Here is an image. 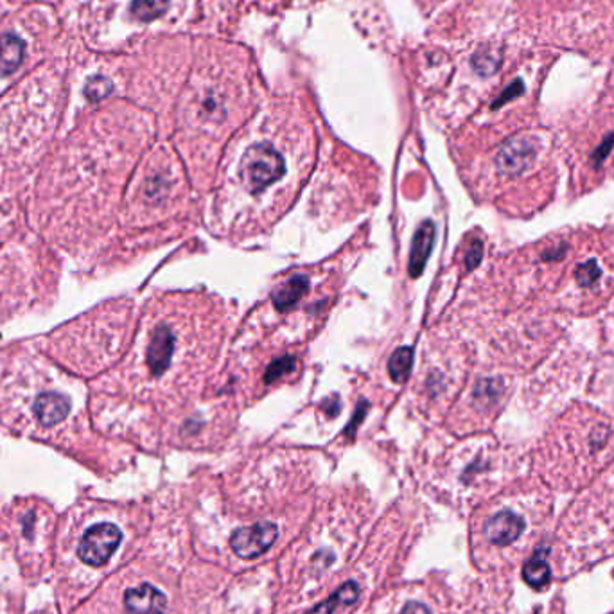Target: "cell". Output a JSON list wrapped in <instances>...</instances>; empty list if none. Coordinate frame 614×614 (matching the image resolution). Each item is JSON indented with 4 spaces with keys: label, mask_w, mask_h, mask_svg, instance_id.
Masks as SVG:
<instances>
[{
    "label": "cell",
    "mask_w": 614,
    "mask_h": 614,
    "mask_svg": "<svg viewBox=\"0 0 614 614\" xmlns=\"http://www.w3.org/2000/svg\"><path fill=\"white\" fill-rule=\"evenodd\" d=\"M168 600L162 591L150 584L128 589L125 594L127 614H164Z\"/></svg>",
    "instance_id": "7"
},
{
    "label": "cell",
    "mask_w": 614,
    "mask_h": 614,
    "mask_svg": "<svg viewBox=\"0 0 614 614\" xmlns=\"http://www.w3.org/2000/svg\"><path fill=\"white\" fill-rule=\"evenodd\" d=\"M122 534L111 523H101L86 530L78 548V555L88 566H101L104 564L117 546L120 544Z\"/></svg>",
    "instance_id": "4"
},
{
    "label": "cell",
    "mask_w": 614,
    "mask_h": 614,
    "mask_svg": "<svg viewBox=\"0 0 614 614\" xmlns=\"http://www.w3.org/2000/svg\"><path fill=\"white\" fill-rule=\"evenodd\" d=\"M279 530L274 523L261 521L252 527L239 528L232 534L230 544L237 557L241 559H256L263 555L277 539Z\"/></svg>",
    "instance_id": "5"
},
{
    "label": "cell",
    "mask_w": 614,
    "mask_h": 614,
    "mask_svg": "<svg viewBox=\"0 0 614 614\" xmlns=\"http://www.w3.org/2000/svg\"><path fill=\"white\" fill-rule=\"evenodd\" d=\"M527 530V520L511 509L500 511L495 516H490L485 523V537L490 544L496 546H511L514 544Z\"/></svg>",
    "instance_id": "6"
},
{
    "label": "cell",
    "mask_w": 614,
    "mask_h": 614,
    "mask_svg": "<svg viewBox=\"0 0 614 614\" xmlns=\"http://www.w3.org/2000/svg\"><path fill=\"white\" fill-rule=\"evenodd\" d=\"M169 8V0H134L130 13L143 22H150L164 15Z\"/></svg>",
    "instance_id": "16"
},
{
    "label": "cell",
    "mask_w": 614,
    "mask_h": 614,
    "mask_svg": "<svg viewBox=\"0 0 614 614\" xmlns=\"http://www.w3.org/2000/svg\"><path fill=\"white\" fill-rule=\"evenodd\" d=\"M523 578L528 585L536 587V589H543L550 584L552 578V569H550V562L548 557L544 553V550H537L525 564L523 568Z\"/></svg>",
    "instance_id": "12"
},
{
    "label": "cell",
    "mask_w": 614,
    "mask_h": 614,
    "mask_svg": "<svg viewBox=\"0 0 614 614\" xmlns=\"http://www.w3.org/2000/svg\"><path fill=\"white\" fill-rule=\"evenodd\" d=\"M401 614H431L430 609L421 603V602H410L405 605V609L401 610Z\"/></svg>",
    "instance_id": "21"
},
{
    "label": "cell",
    "mask_w": 614,
    "mask_h": 614,
    "mask_svg": "<svg viewBox=\"0 0 614 614\" xmlns=\"http://www.w3.org/2000/svg\"><path fill=\"white\" fill-rule=\"evenodd\" d=\"M309 282L306 277H293L291 281H288L275 295H274V302L277 306V309L286 311L290 307H293L307 291Z\"/></svg>",
    "instance_id": "13"
},
{
    "label": "cell",
    "mask_w": 614,
    "mask_h": 614,
    "mask_svg": "<svg viewBox=\"0 0 614 614\" xmlns=\"http://www.w3.org/2000/svg\"><path fill=\"white\" fill-rule=\"evenodd\" d=\"M111 92V83L102 78V76H95L86 83L85 94L90 101H101L102 97H106Z\"/></svg>",
    "instance_id": "18"
},
{
    "label": "cell",
    "mask_w": 614,
    "mask_h": 614,
    "mask_svg": "<svg viewBox=\"0 0 614 614\" xmlns=\"http://www.w3.org/2000/svg\"><path fill=\"white\" fill-rule=\"evenodd\" d=\"M359 587L356 582H345L334 594H331L325 602L311 609L307 614H332V609L338 605H350L357 600Z\"/></svg>",
    "instance_id": "14"
},
{
    "label": "cell",
    "mask_w": 614,
    "mask_h": 614,
    "mask_svg": "<svg viewBox=\"0 0 614 614\" xmlns=\"http://www.w3.org/2000/svg\"><path fill=\"white\" fill-rule=\"evenodd\" d=\"M24 60V42L15 35L0 37V74H13Z\"/></svg>",
    "instance_id": "11"
},
{
    "label": "cell",
    "mask_w": 614,
    "mask_h": 614,
    "mask_svg": "<svg viewBox=\"0 0 614 614\" xmlns=\"http://www.w3.org/2000/svg\"><path fill=\"white\" fill-rule=\"evenodd\" d=\"M412 361H413V352H412L410 347H401V348H397L392 354L389 371H390V376L397 383H403L408 378L410 368H412Z\"/></svg>",
    "instance_id": "17"
},
{
    "label": "cell",
    "mask_w": 614,
    "mask_h": 614,
    "mask_svg": "<svg viewBox=\"0 0 614 614\" xmlns=\"http://www.w3.org/2000/svg\"><path fill=\"white\" fill-rule=\"evenodd\" d=\"M286 171L282 155L268 144H256L241 160V178L252 192L275 184Z\"/></svg>",
    "instance_id": "3"
},
{
    "label": "cell",
    "mask_w": 614,
    "mask_h": 614,
    "mask_svg": "<svg viewBox=\"0 0 614 614\" xmlns=\"http://www.w3.org/2000/svg\"><path fill=\"white\" fill-rule=\"evenodd\" d=\"M472 65L479 74H493L498 69L500 60H498V56H493L488 53H478L472 58Z\"/></svg>",
    "instance_id": "19"
},
{
    "label": "cell",
    "mask_w": 614,
    "mask_h": 614,
    "mask_svg": "<svg viewBox=\"0 0 614 614\" xmlns=\"http://www.w3.org/2000/svg\"><path fill=\"white\" fill-rule=\"evenodd\" d=\"M435 242V225L431 221H426L419 226L415 232L413 242H412V254H410V275L419 277L424 270V265L431 254Z\"/></svg>",
    "instance_id": "9"
},
{
    "label": "cell",
    "mask_w": 614,
    "mask_h": 614,
    "mask_svg": "<svg viewBox=\"0 0 614 614\" xmlns=\"http://www.w3.org/2000/svg\"><path fill=\"white\" fill-rule=\"evenodd\" d=\"M541 454L578 472L600 467L614 456V413L584 405L571 408L543 440Z\"/></svg>",
    "instance_id": "1"
},
{
    "label": "cell",
    "mask_w": 614,
    "mask_h": 614,
    "mask_svg": "<svg viewBox=\"0 0 614 614\" xmlns=\"http://www.w3.org/2000/svg\"><path fill=\"white\" fill-rule=\"evenodd\" d=\"M495 162L498 173L511 180L527 178L534 173L539 175L543 164V144L530 135L514 137L502 146Z\"/></svg>",
    "instance_id": "2"
},
{
    "label": "cell",
    "mask_w": 614,
    "mask_h": 614,
    "mask_svg": "<svg viewBox=\"0 0 614 614\" xmlns=\"http://www.w3.org/2000/svg\"><path fill=\"white\" fill-rule=\"evenodd\" d=\"M505 394V387L498 380H485L479 381L474 390V403L479 405L481 410L496 408Z\"/></svg>",
    "instance_id": "15"
},
{
    "label": "cell",
    "mask_w": 614,
    "mask_h": 614,
    "mask_svg": "<svg viewBox=\"0 0 614 614\" xmlns=\"http://www.w3.org/2000/svg\"><path fill=\"white\" fill-rule=\"evenodd\" d=\"M293 366H295V359H291V357H284V359L274 363V364L268 368L266 381H268V383H274L275 380H279V378H282L284 374L291 372V371H293Z\"/></svg>",
    "instance_id": "20"
},
{
    "label": "cell",
    "mask_w": 614,
    "mask_h": 614,
    "mask_svg": "<svg viewBox=\"0 0 614 614\" xmlns=\"http://www.w3.org/2000/svg\"><path fill=\"white\" fill-rule=\"evenodd\" d=\"M70 403L60 394H42L35 403V415L44 426H56L67 419Z\"/></svg>",
    "instance_id": "10"
},
{
    "label": "cell",
    "mask_w": 614,
    "mask_h": 614,
    "mask_svg": "<svg viewBox=\"0 0 614 614\" xmlns=\"http://www.w3.org/2000/svg\"><path fill=\"white\" fill-rule=\"evenodd\" d=\"M175 350V338L168 327H159L153 332L151 343H150V352H148V364L151 368V372L155 376L162 374L173 356Z\"/></svg>",
    "instance_id": "8"
}]
</instances>
